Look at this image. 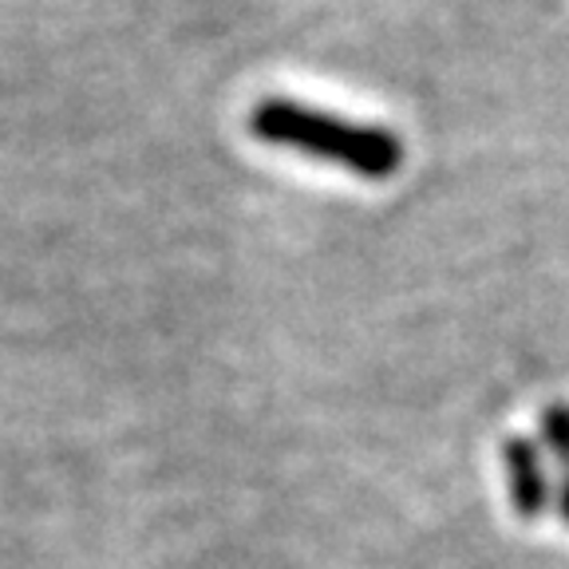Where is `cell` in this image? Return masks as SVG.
I'll return each instance as SVG.
<instances>
[{
	"instance_id": "cell-4",
	"label": "cell",
	"mask_w": 569,
	"mask_h": 569,
	"mask_svg": "<svg viewBox=\"0 0 569 569\" xmlns=\"http://www.w3.org/2000/svg\"><path fill=\"white\" fill-rule=\"evenodd\" d=\"M558 515H561V522L569 526V475H566V487H561V495H558Z\"/></svg>"
},
{
	"instance_id": "cell-1",
	"label": "cell",
	"mask_w": 569,
	"mask_h": 569,
	"mask_svg": "<svg viewBox=\"0 0 569 569\" xmlns=\"http://www.w3.org/2000/svg\"><path fill=\"white\" fill-rule=\"evenodd\" d=\"M249 131L269 147H293L368 182H388L403 167V142L388 127L340 119L332 111H317L293 99H261L249 111Z\"/></svg>"
},
{
	"instance_id": "cell-2",
	"label": "cell",
	"mask_w": 569,
	"mask_h": 569,
	"mask_svg": "<svg viewBox=\"0 0 569 569\" xmlns=\"http://www.w3.org/2000/svg\"><path fill=\"white\" fill-rule=\"evenodd\" d=\"M502 467H507V490L510 502H515V515L533 522L550 510V475H546V462L538 443H530L526 436H510L502 443Z\"/></svg>"
},
{
	"instance_id": "cell-3",
	"label": "cell",
	"mask_w": 569,
	"mask_h": 569,
	"mask_svg": "<svg viewBox=\"0 0 569 569\" xmlns=\"http://www.w3.org/2000/svg\"><path fill=\"white\" fill-rule=\"evenodd\" d=\"M542 443L558 455V462L569 475V403H550L542 411Z\"/></svg>"
}]
</instances>
